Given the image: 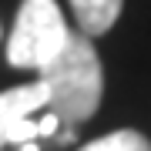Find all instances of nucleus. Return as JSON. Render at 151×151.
Here are the masks:
<instances>
[{
  "mask_svg": "<svg viewBox=\"0 0 151 151\" xmlns=\"http://www.w3.org/2000/svg\"><path fill=\"white\" fill-rule=\"evenodd\" d=\"M37 74H40V84L47 87V111L57 114L60 128H77L97 111L104 74L91 37L70 34L60 54Z\"/></svg>",
  "mask_w": 151,
  "mask_h": 151,
  "instance_id": "nucleus-1",
  "label": "nucleus"
},
{
  "mask_svg": "<svg viewBox=\"0 0 151 151\" xmlns=\"http://www.w3.org/2000/svg\"><path fill=\"white\" fill-rule=\"evenodd\" d=\"M121 4L124 0H70L74 7V17L81 24L84 37H97V34H108L114 27L121 14Z\"/></svg>",
  "mask_w": 151,
  "mask_h": 151,
  "instance_id": "nucleus-4",
  "label": "nucleus"
},
{
  "mask_svg": "<svg viewBox=\"0 0 151 151\" xmlns=\"http://www.w3.org/2000/svg\"><path fill=\"white\" fill-rule=\"evenodd\" d=\"M17 148H20V151H40L37 141H27V145H17Z\"/></svg>",
  "mask_w": 151,
  "mask_h": 151,
  "instance_id": "nucleus-6",
  "label": "nucleus"
},
{
  "mask_svg": "<svg viewBox=\"0 0 151 151\" xmlns=\"http://www.w3.org/2000/svg\"><path fill=\"white\" fill-rule=\"evenodd\" d=\"M67 37L70 30L57 0H24L7 40V60L24 70H44L60 54Z\"/></svg>",
  "mask_w": 151,
  "mask_h": 151,
  "instance_id": "nucleus-2",
  "label": "nucleus"
},
{
  "mask_svg": "<svg viewBox=\"0 0 151 151\" xmlns=\"http://www.w3.org/2000/svg\"><path fill=\"white\" fill-rule=\"evenodd\" d=\"M81 151H151V141L138 131H114V134H104L84 145Z\"/></svg>",
  "mask_w": 151,
  "mask_h": 151,
  "instance_id": "nucleus-5",
  "label": "nucleus"
},
{
  "mask_svg": "<svg viewBox=\"0 0 151 151\" xmlns=\"http://www.w3.org/2000/svg\"><path fill=\"white\" fill-rule=\"evenodd\" d=\"M47 108V87L40 81L20 84L0 94V148L4 145H27L40 138L34 114Z\"/></svg>",
  "mask_w": 151,
  "mask_h": 151,
  "instance_id": "nucleus-3",
  "label": "nucleus"
}]
</instances>
